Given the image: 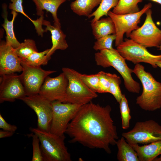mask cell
<instances>
[{"label": "cell", "instance_id": "74e56055", "mask_svg": "<svg viewBox=\"0 0 161 161\" xmlns=\"http://www.w3.org/2000/svg\"><path fill=\"white\" fill-rule=\"evenodd\" d=\"M161 4V0H149Z\"/></svg>", "mask_w": 161, "mask_h": 161}, {"label": "cell", "instance_id": "5bb4252c", "mask_svg": "<svg viewBox=\"0 0 161 161\" xmlns=\"http://www.w3.org/2000/svg\"><path fill=\"white\" fill-rule=\"evenodd\" d=\"M0 103L13 102L27 96L19 75L13 73L1 76Z\"/></svg>", "mask_w": 161, "mask_h": 161}, {"label": "cell", "instance_id": "83f0119b", "mask_svg": "<svg viewBox=\"0 0 161 161\" xmlns=\"http://www.w3.org/2000/svg\"><path fill=\"white\" fill-rule=\"evenodd\" d=\"M119 103L122 127L123 129H126L129 127L130 121L131 119V116L130 114V109L128 100L124 94H123Z\"/></svg>", "mask_w": 161, "mask_h": 161}, {"label": "cell", "instance_id": "52a82bcc", "mask_svg": "<svg viewBox=\"0 0 161 161\" xmlns=\"http://www.w3.org/2000/svg\"><path fill=\"white\" fill-rule=\"evenodd\" d=\"M116 49L125 60L135 64L143 62L155 68L157 67L156 62L161 60V54H151L146 47L130 38H125Z\"/></svg>", "mask_w": 161, "mask_h": 161}, {"label": "cell", "instance_id": "ab89813d", "mask_svg": "<svg viewBox=\"0 0 161 161\" xmlns=\"http://www.w3.org/2000/svg\"><path fill=\"white\" fill-rule=\"evenodd\" d=\"M68 0V1H69V0Z\"/></svg>", "mask_w": 161, "mask_h": 161}, {"label": "cell", "instance_id": "2e32d148", "mask_svg": "<svg viewBox=\"0 0 161 161\" xmlns=\"http://www.w3.org/2000/svg\"><path fill=\"white\" fill-rule=\"evenodd\" d=\"M43 24L46 26V32L49 31L51 34L52 46L47 54L46 56L49 59L51 56L58 49L65 50L68 47V45L65 40L66 35L61 29L60 23H54L52 25L50 22L44 19Z\"/></svg>", "mask_w": 161, "mask_h": 161}, {"label": "cell", "instance_id": "e0dca14e", "mask_svg": "<svg viewBox=\"0 0 161 161\" xmlns=\"http://www.w3.org/2000/svg\"><path fill=\"white\" fill-rule=\"evenodd\" d=\"M131 146L137 153L139 161H153L161 155V140L143 146Z\"/></svg>", "mask_w": 161, "mask_h": 161}, {"label": "cell", "instance_id": "f546056e", "mask_svg": "<svg viewBox=\"0 0 161 161\" xmlns=\"http://www.w3.org/2000/svg\"><path fill=\"white\" fill-rule=\"evenodd\" d=\"M78 76L90 89L96 92L99 90V77L98 73L92 75L81 74L77 72Z\"/></svg>", "mask_w": 161, "mask_h": 161}, {"label": "cell", "instance_id": "603a6c76", "mask_svg": "<svg viewBox=\"0 0 161 161\" xmlns=\"http://www.w3.org/2000/svg\"><path fill=\"white\" fill-rule=\"evenodd\" d=\"M143 0H119L112 12L114 13L122 15L133 13L140 10L138 4Z\"/></svg>", "mask_w": 161, "mask_h": 161}, {"label": "cell", "instance_id": "5b68a950", "mask_svg": "<svg viewBox=\"0 0 161 161\" xmlns=\"http://www.w3.org/2000/svg\"><path fill=\"white\" fill-rule=\"evenodd\" d=\"M62 70L68 80L66 103L82 106L97 97V92L85 84L78 75L77 71L67 67L63 68Z\"/></svg>", "mask_w": 161, "mask_h": 161}, {"label": "cell", "instance_id": "7a4b0ae2", "mask_svg": "<svg viewBox=\"0 0 161 161\" xmlns=\"http://www.w3.org/2000/svg\"><path fill=\"white\" fill-rule=\"evenodd\" d=\"M134 73L143 86L141 94L136 99V103L142 109L153 111L161 108V83L157 81L151 74L145 70L140 64H135Z\"/></svg>", "mask_w": 161, "mask_h": 161}, {"label": "cell", "instance_id": "e575fe53", "mask_svg": "<svg viewBox=\"0 0 161 161\" xmlns=\"http://www.w3.org/2000/svg\"><path fill=\"white\" fill-rule=\"evenodd\" d=\"M44 20V14L40 16V17L36 20H34L32 22L36 29L38 35L43 36V33L46 32L45 30L42 28L43 21Z\"/></svg>", "mask_w": 161, "mask_h": 161}, {"label": "cell", "instance_id": "4fadbf2b", "mask_svg": "<svg viewBox=\"0 0 161 161\" xmlns=\"http://www.w3.org/2000/svg\"><path fill=\"white\" fill-rule=\"evenodd\" d=\"M68 84L67 78L63 72L54 78L48 76L45 79L38 94L51 102L58 100L66 103Z\"/></svg>", "mask_w": 161, "mask_h": 161}, {"label": "cell", "instance_id": "d6a6232c", "mask_svg": "<svg viewBox=\"0 0 161 161\" xmlns=\"http://www.w3.org/2000/svg\"><path fill=\"white\" fill-rule=\"evenodd\" d=\"M11 3H10L9 8L16 12L20 13L28 18L32 22L33 20L28 16L24 12L22 5V0H10Z\"/></svg>", "mask_w": 161, "mask_h": 161}, {"label": "cell", "instance_id": "ba28073f", "mask_svg": "<svg viewBox=\"0 0 161 161\" xmlns=\"http://www.w3.org/2000/svg\"><path fill=\"white\" fill-rule=\"evenodd\" d=\"M152 4L149 3L145 4L139 11L133 13L118 15L109 11L108 15L113 21L115 27L116 37L115 46L117 47L124 40L123 35L126 34L129 37L131 32L140 27L141 18L143 14L152 7Z\"/></svg>", "mask_w": 161, "mask_h": 161}, {"label": "cell", "instance_id": "277c9868", "mask_svg": "<svg viewBox=\"0 0 161 161\" xmlns=\"http://www.w3.org/2000/svg\"><path fill=\"white\" fill-rule=\"evenodd\" d=\"M30 131L38 137L44 161H71V155L66 146L64 135L58 136L30 127Z\"/></svg>", "mask_w": 161, "mask_h": 161}, {"label": "cell", "instance_id": "8992f818", "mask_svg": "<svg viewBox=\"0 0 161 161\" xmlns=\"http://www.w3.org/2000/svg\"><path fill=\"white\" fill-rule=\"evenodd\" d=\"M122 135L131 145L147 144L161 140V126L152 120L137 122L131 130Z\"/></svg>", "mask_w": 161, "mask_h": 161}, {"label": "cell", "instance_id": "4dcf8cb0", "mask_svg": "<svg viewBox=\"0 0 161 161\" xmlns=\"http://www.w3.org/2000/svg\"><path fill=\"white\" fill-rule=\"evenodd\" d=\"M29 135L32 137V139L33 152L32 161H44L39 145L40 141L38 136L32 132Z\"/></svg>", "mask_w": 161, "mask_h": 161}, {"label": "cell", "instance_id": "6da1fadb", "mask_svg": "<svg viewBox=\"0 0 161 161\" xmlns=\"http://www.w3.org/2000/svg\"><path fill=\"white\" fill-rule=\"evenodd\" d=\"M111 111L109 105L102 106L91 101L81 106L65 131L71 138L69 142L111 153L110 146L116 145L118 138Z\"/></svg>", "mask_w": 161, "mask_h": 161}, {"label": "cell", "instance_id": "9c48e42d", "mask_svg": "<svg viewBox=\"0 0 161 161\" xmlns=\"http://www.w3.org/2000/svg\"><path fill=\"white\" fill-rule=\"evenodd\" d=\"M52 103L53 113L49 131L58 136L64 135L69 123L81 106L58 100Z\"/></svg>", "mask_w": 161, "mask_h": 161}, {"label": "cell", "instance_id": "1f68e13d", "mask_svg": "<svg viewBox=\"0 0 161 161\" xmlns=\"http://www.w3.org/2000/svg\"><path fill=\"white\" fill-rule=\"evenodd\" d=\"M99 93H109L110 81L107 73L100 71L98 73Z\"/></svg>", "mask_w": 161, "mask_h": 161}, {"label": "cell", "instance_id": "d6986e66", "mask_svg": "<svg viewBox=\"0 0 161 161\" xmlns=\"http://www.w3.org/2000/svg\"><path fill=\"white\" fill-rule=\"evenodd\" d=\"M2 7L3 10V17L4 20L2 26L6 33V42L7 44L10 45L15 49L18 47L21 43L16 38L13 30V23L17 13L16 12L12 10L11 13L13 15L12 19L11 21H9L7 18V5L6 4H4Z\"/></svg>", "mask_w": 161, "mask_h": 161}, {"label": "cell", "instance_id": "44dd1931", "mask_svg": "<svg viewBox=\"0 0 161 161\" xmlns=\"http://www.w3.org/2000/svg\"><path fill=\"white\" fill-rule=\"evenodd\" d=\"M116 145L118 148L117 158L119 161H139L137 153L123 137L117 140Z\"/></svg>", "mask_w": 161, "mask_h": 161}, {"label": "cell", "instance_id": "9a60e30c", "mask_svg": "<svg viewBox=\"0 0 161 161\" xmlns=\"http://www.w3.org/2000/svg\"><path fill=\"white\" fill-rule=\"evenodd\" d=\"M23 70L20 59L15 52L14 48L6 42H1L0 76L22 72Z\"/></svg>", "mask_w": 161, "mask_h": 161}, {"label": "cell", "instance_id": "ac0fdd59", "mask_svg": "<svg viewBox=\"0 0 161 161\" xmlns=\"http://www.w3.org/2000/svg\"><path fill=\"white\" fill-rule=\"evenodd\" d=\"M92 32L96 40L103 37L116 33L114 23L109 17L91 23Z\"/></svg>", "mask_w": 161, "mask_h": 161}, {"label": "cell", "instance_id": "7402d4cb", "mask_svg": "<svg viewBox=\"0 0 161 161\" xmlns=\"http://www.w3.org/2000/svg\"><path fill=\"white\" fill-rule=\"evenodd\" d=\"M101 0H75L70 4L71 9L79 16L88 17L93 9L100 4Z\"/></svg>", "mask_w": 161, "mask_h": 161}, {"label": "cell", "instance_id": "8d00e7d4", "mask_svg": "<svg viewBox=\"0 0 161 161\" xmlns=\"http://www.w3.org/2000/svg\"><path fill=\"white\" fill-rule=\"evenodd\" d=\"M156 64L157 66L161 69V60L158 61L156 62Z\"/></svg>", "mask_w": 161, "mask_h": 161}, {"label": "cell", "instance_id": "4316f807", "mask_svg": "<svg viewBox=\"0 0 161 161\" xmlns=\"http://www.w3.org/2000/svg\"><path fill=\"white\" fill-rule=\"evenodd\" d=\"M110 81L109 93L112 94L119 103L120 102L123 94L120 87L121 80L119 76L115 74L107 73Z\"/></svg>", "mask_w": 161, "mask_h": 161}, {"label": "cell", "instance_id": "ffe728a7", "mask_svg": "<svg viewBox=\"0 0 161 161\" xmlns=\"http://www.w3.org/2000/svg\"><path fill=\"white\" fill-rule=\"evenodd\" d=\"M67 0H32L36 6V14L38 16L44 14L43 10L50 13L54 19V22L59 23V19L57 16V10L62 3Z\"/></svg>", "mask_w": 161, "mask_h": 161}, {"label": "cell", "instance_id": "cb8c5ba5", "mask_svg": "<svg viewBox=\"0 0 161 161\" xmlns=\"http://www.w3.org/2000/svg\"><path fill=\"white\" fill-rule=\"evenodd\" d=\"M118 1L119 0H101L97 9L88 17L89 18L94 17L91 23L99 19L104 15L107 16L109 10L115 7Z\"/></svg>", "mask_w": 161, "mask_h": 161}, {"label": "cell", "instance_id": "3957f363", "mask_svg": "<svg viewBox=\"0 0 161 161\" xmlns=\"http://www.w3.org/2000/svg\"><path fill=\"white\" fill-rule=\"evenodd\" d=\"M95 58L98 66L104 68L112 66L115 68L122 76L125 86L129 92L139 93L140 84L132 77L133 69L128 67L126 60L117 49L113 48L100 50L95 54Z\"/></svg>", "mask_w": 161, "mask_h": 161}, {"label": "cell", "instance_id": "8fae6325", "mask_svg": "<svg viewBox=\"0 0 161 161\" xmlns=\"http://www.w3.org/2000/svg\"><path fill=\"white\" fill-rule=\"evenodd\" d=\"M19 100L23 101L35 113L37 117V128L49 131L53 113L52 102L39 94L26 96Z\"/></svg>", "mask_w": 161, "mask_h": 161}, {"label": "cell", "instance_id": "f35d334b", "mask_svg": "<svg viewBox=\"0 0 161 161\" xmlns=\"http://www.w3.org/2000/svg\"><path fill=\"white\" fill-rule=\"evenodd\" d=\"M158 48V49L159 50H161V44Z\"/></svg>", "mask_w": 161, "mask_h": 161}, {"label": "cell", "instance_id": "484cf974", "mask_svg": "<svg viewBox=\"0 0 161 161\" xmlns=\"http://www.w3.org/2000/svg\"><path fill=\"white\" fill-rule=\"evenodd\" d=\"M49 49H47L41 52H34L27 57L20 60L24 63L34 66L46 65L50 60L46 56Z\"/></svg>", "mask_w": 161, "mask_h": 161}, {"label": "cell", "instance_id": "d4e9b609", "mask_svg": "<svg viewBox=\"0 0 161 161\" xmlns=\"http://www.w3.org/2000/svg\"><path fill=\"white\" fill-rule=\"evenodd\" d=\"M15 52L20 59L27 57L34 52H38L35 41L32 39H25L17 48Z\"/></svg>", "mask_w": 161, "mask_h": 161}, {"label": "cell", "instance_id": "7c38bea8", "mask_svg": "<svg viewBox=\"0 0 161 161\" xmlns=\"http://www.w3.org/2000/svg\"><path fill=\"white\" fill-rule=\"evenodd\" d=\"M21 62L23 70L19 76L27 96L38 94L40 89L46 77L56 72L54 70H44L41 66H34L30 65L21 60Z\"/></svg>", "mask_w": 161, "mask_h": 161}, {"label": "cell", "instance_id": "836d02e7", "mask_svg": "<svg viewBox=\"0 0 161 161\" xmlns=\"http://www.w3.org/2000/svg\"><path fill=\"white\" fill-rule=\"evenodd\" d=\"M0 128L3 130L15 132L17 127L15 125L8 123L0 114Z\"/></svg>", "mask_w": 161, "mask_h": 161}, {"label": "cell", "instance_id": "30bf717a", "mask_svg": "<svg viewBox=\"0 0 161 161\" xmlns=\"http://www.w3.org/2000/svg\"><path fill=\"white\" fill-rule=\"evenodd\" d=\"M151 9L145 13L146 17L143 25L133 31L129 38L145 47L158 48L161 44V30L154 23Z\"/></svg>", "mask_w": 161, "mask_h": 161}, {"label": "cell", "instance_id": "f1b7e54d", "mask_svg": "<svg viewBox=\"0 0 161 161\" xmlns=\"http://www.w3.org/2000/svg\"><path fill=\"white\" fill-rule=\"evenodd\" d=\"M116 37V34H114L100 38L95 42L93 48L96 51L112 49L113 42Z\"/></svg>", "mask_w": 161, "mask_h": 161}, {"label": "cell", "instance_id": "d590c367", "mask_svg": "<svg viewBox=\"0 0 161 161\" xmlns=\"http://www.w3.org/2000/svg\"><path fill=\"white\" fill-rule=\"evenodd\" d=\"M14 132L5 131L4 130H0V138H3L12 136Z\"/></svg>", "mask_w": 161, "mask_h": 161}]
</instances>
